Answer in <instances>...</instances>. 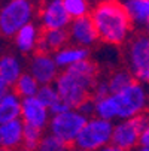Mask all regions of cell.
Returning a JSON list of instances; mask_svg holds the SVG:
<instances>
[{
	"label": "cell",
	"mask_w": 149,
	"mask_h": 151,
	"mask_svg": "<svg viewBox=\"0 0 149 151\" xmlns=\"http://www.w3.org/2000/svg\"><path fill=\"white\" fill-rule=\"evenodd\" d=\"M96 102V117L112 123L149 114V87L134 81L119 93Z\"/></svg>",
	"instance_id": "1"
},
{
	"label": "cell",
	"mask_w": 149,
	"mask_h": 151,
	"mask_svg": "<svg viewBox=\"0 0 149 151\" xmlns=\"http://www.w3.org/2000/svg\"><path fill=\"white\" fill-rule=\"evenodd\" d=\"M98 78V64L90 58L70 69L61 70L54 85L58 90L61 100L72 109H78L85 100L93 97V90Z\"/></svg>",
	"instance_id": "2"
},
{
	"label": "cell",
	"mask_w": 149,
	"mask_h": 151,
	"mask_svg": "<svg viewBox=\"0 0 149 151\" xmlns=\"http://www.w3.org/2000/svg\"><path fill=\"white\" fill-rule=\"evenodd\" d=\"M91 18L100 36V42L108 47H124L133 37L134 26L121 3L96 2Z\"/></svg>",
	"instance_id": "3"
},
{
	"label": "cell",
	"mask_w": 149,
	"mask_h": 151,
	"mask_svg": "<svg viewBox=\"0 0 149 151\" xmlns=\"http://www.w3.org/2000/svg\"><path fill=\"white\" fill-rule=\"evenodd\" d=\"M37 12L34 0H6L0 9V33L12 39L23 27L36 23Z\"/></svg>",
	"instance_id": "4"
},
{
	"label": "cell",
	"mask_w": 149,
	"mask_h": 151,
	"mask_svg": "<svg viewBox=\"0 0 149 151\" xmlns=\"http://www.w3.org/2000/svg\"><path fill=\"white\" fill-rule=\"evenodd\" d=\"M122 60L134 81L149 87V36L145 32L133 35L124 45Z\"/></svg>",
	"instance_id": "5"
},
{
	"label": "cell",
	"mask_w": 149,
	"mask_h": 151,
	"mask_svg": "<svg viewBox=\"0 0 149 151\" xmlns=\"http://www.w3.org/2000/svg\"><path fill=\"white\" fill-rule=\"evenodd\" d=\"M115 123L100 117H90L85 123L81 135L78 136L73 148L81 151H100L112 144Z\"/></svg>",
	"instance_id": "6"
},
{
	"label": "cell",
	"mask_w": 149,
	"mask_h": 151,
	"mask_svg": "<svg viewBox=\"0 0 149 151\" xmlns=\"http://www.w3.org/2000/svg\"><path fill=\"white\" fill-rule=\"evenodd\" d=\"M87 120L88 118L82 115L78 109H69L66 112L55 114L51 117V121L48 126V133L54 135L55 138L73 147L78 136L82 132L85 123H87Z\"/></svg>",
	"instance_id": "7"
},
{
	"label": "cell",
	"mask_w": 149,
	"mask_h": 151,
	"mask_svg": "<svg viewBox=\"0 0 149 151\" xmlns=\"http://www.w3.org/2000/svg\"><path fill=\"white\" fill-rule=\"evenodd\" d=\"M148 120H149V114L116 121L113 127L112 144L125 151H134L136 148H139L140 136H142V132Z\"/></svg>",
	"instance_id": "8"
},
{
	"label": "cell",
	"mask_w": 149,
	"mask_h": 151,
	"mask_svg": "<svg viewBox=\"0 0 149 151\" xmlns=\"http://www.w3.org/2000/svg\"><path fill=\"white\" fill-rule=\"evenodd\" d=\"M72 23L69 17L64 0H46L39 5L37 24L42 30H67Z\"/></svg>",
	"instance_id": "9"
},
{
	"label": "cell",
	"mask_w": 149,
	"mask_h": 151,
	"mask_svg": "<svg viewBox=\"0 0 149 151\" xmlns=\"http://www.w3.org/2000/svg\"><path fill=\"white\" fill-rule=\"evenodd\" d=\"M27 72L33 75L40 85H51L58 79L61 69L57 66L55 58L48 52H36L29 57L27 61Z\"/></svg>",
	"instance_id": "10"
},
{
	"label": "cell",
	"mask_w": 149,
	"mask_h": 151,
	"mask_svg": "<svg viewBox=\"0 0 149 151\" xmlns=\"http://www.w3.org/2000/svg\"><path fill=\"white\" fill-rule=\"evenodd\" d=\"M27 72L23 58L14 52H5L0 58V96L14 88L21 75Z\"/></svg>",
	"instance_id": "11"
},
{
	"label": "cell",
	"mask_w": 149,
	"mask_h": 151,
	"mask_svg": "<svg viewBox=\"0 0 149 151\" xmlns=\"http://www.w3.org/2000/svg\"><path fill=\"white\" fill-rule=\"evenodd\" d=\"M67 32H69V37H70V44L82 47V48L91 50L100 42L98 32L96 29V24L91 17L72 19Z\"/></svg>",
	"instance_id": "12"
},
{
	"label": "cell",
	"mask_w": 149,
	"mask_h": 151,
	"mask_svg": "<svg viewBox=\"0 0 149 151\" xmlns=\"http://www.w3.org/2000/svg\"><path fill=\"white\" fill-rule=\"evenodd\" d=\"M51 111L45 106L37 97L23 99V109H21V120L26 126L40 129L43 132H48V126L51 121Z\"/></svg>",
	"instance_id": "13"
},
{
	"label": "cell",
	"mask_w": 149,
	"mask_h": 151,
	"mask_svg": "<svg viewBox=\"0 0 149 151\" xmlns=\"http://www.w3.org/2000/svg\"><path fill=\"white\" fill-rule=\"evenodd\" d=\"M42 33H43V30H42V27L37 23H31L23 27L12 37V44L16 52L19 55H29V57L39 52Z\"/></svg>",
	"instance_id": "14"
},
{
	"label": "cell",
	"mask_w": 149,
	"mask_h": 151,
	"mask_svg": "<svg viewBox=\"0 0 149 151\" xmlns=\"http://www.w3.org/2000/svg\"><path fill=\"white\" fill-rule=\"evenodd\" d=\"M24 130L26 124L21 118L0 124V147H2V150H11V151L23 150Z\"/></svg>",
	"instance_id": "15"
},
{
	"label": "cell",
	"mask_w": 149,
	"mask_h": 151,
	"mask_svg": "<svg viewBox=\"0 0 149 151\" xmlns=\"http://www.w3.org/2000/svg\"><path fill=\"white\" fill-rule=\"evenodd\" d=\"M52 55L55 58L57 66L61 70H66V69H70V68L76 66V64L82 63V61L90 60L91 50H87V48H82V47L69 44L64 48H61L60 51L54 52Z\"/></svg>",
	"instance_id": "16"
},
{
	"label": "cell",
	"mask_w": 149,
	"mask_h": 151,
	"mask_svg": "<svg viewBox=\"0 0 149 151\" xmlns=\"http://www.w3.org/2000/svg\"><path fill=\"white\" fill-rule=\"evenodd\" d=\"M122 5L128 14L134 29H149V0H122Z\"/></svg>",
	"instance_id": "17"
},
{
	"label": "cell",
	"mask_w": 149,
	"mask_h": 151,
	"mask_svg": "<svg viewBox=\"0 0 149 151\" xmlns=\"http://www.w3.org/2000/svg\"><path fill=\"white\" fill-rule=\"evenodd\" d=\"M21 109H23V99L14 90L2 94L0 96V124L21 118Z\"/></svg>",
	"instance_id": "18"
},
{
	"label": "cell",
	"mask_w": 149,
	"mask_h": 151,
	"mask_svg": "<svg viewBox=\"0 0 149 151\" xmlns=\"http://www.w3.org/2000/svg\"><path fill=\"white\" fill-rule=\"evenodd\" d=\"M70 44V37L67 30H43L40 39L39 51L54 54Z\"/></svg>",
	"instance_id": "19"
},
{
	"label": "cell",
	"mask_w": 149,
	"mask_h": 151,
	"mask_svg": "<svg viewBox=\"0 0 149 151\" xmlns=\"http://www.w3.org/2000/svg\"><path fill=\"white\" fill-rule=\"evenodd\" d=\"M108 84H109V88H111V93H119L122 91L124 88H127L128 85H131L134 82V78L133 75L130 73V70L127 68H115L112 69L108 76Z\"/></svg>",
	"instance_id": "20"
},
{
	"label": "cell",
	"mask_w": 149,
	"mask_h": 151,
	"mask_svg": "<svg viewBox=\"0 0 149 151\" xmlns=\"http://www.w3.org/2000/svg\"><path fill=\"white\" fill-rule=\"evenodd\" d=\"M42 85L37 82V79L30 75L29 72L23 73L21 78L16 81V84L14 85V91L21 97V99H29V97H36L39 90H40Z\"/></svg>",
	"instance_id": "21"
},
{
	"label": "cell",
	"mask_w": 149,
	"mask_h": 151,
	"mask_svg": "<svg viewBox=\"0 0 149 151\" xmlns=\"http://www.w3.org/2000/svg\"><path fill=\"white\" fill-rule=\"evenodd\" d=\"M64 8L72 19L91 17L94 3L93 0H64Z\"/></svg>",
	"instance_id": "22"
},
{
	"label": "cell",
	"mask_w": 149,
	"mask_h": 151,
	"mask_svg": "<svg viewBox=\"0 0 149 151\" xmlns=\"http://www.w3.org/2000/svg\"><path fill=\"white\" fill-rule=\"evenodd\" d=\"M72 150H73L72 145L63 142L61 139H58L54 135L46 132L43 135V138H42L36 151H72Z\"/></svg>",
	"instance_id": "23"
},
{
	"label": "cell",
	"mask_w": 149,
	"mask_h": 151,
	"mask_svg": "<svg viewBox=\"0 0 149 151\" xmlns=\"http://www.w3.org/2000/svg\"><path fill=\"white\" fill-rule=\"evenodd\" d=\"M45 133H46V132L40 130V129L26 126V130H24V142H23V150H27V151H36Z\"/></svg>",
	"instance_id": "24"
},
{
	"label": "cell",
	"mask_w": 149,
	"mask_h": 151,
	"mask_svg": "<svg viewBox=\"0 0 149 151\" xmlns=\"http://www.w3.org/2000/svg\"><path fill=\"white\" fill-rule=\"evenodd\" d=\"M36 97H37L42 103H43L45 106H48L49 109L61 100V97H60V94H58V90H57V87H55L54 84H51V85H42Z\"/></svg>",
	"instance_id": "25"
},
{
	"label": "cell",
	"mask_w": 149,
	"mask_h": 151,
	"mask_svg": "<svg viewBox=\"0 0 149 151\" xmlns=\"http://www.w3.org/2000/svg\"><path fill=\"white\" fill-rule=\"evenodd\" d=\"M109 94H112V93H111V88H109L108 79H106V76H100L94 90H93V99L98 100V99H103V97H108Z\"/></svg>",
	"instance_id": "26"
},
{
	"label": "cell",
	"mask_w": 149,
	"mask_h": 151,
	"mask_svg": "<svg viewBox=\"0 0 149 151\" xmlns=\"http://www.w3.org/2000/svg\"><path fill=\"white\" fill-rule=\"evenodd\" d=\"M78 111H79L82 115H85L87 118L94 117V114H96V102H94V99L91 97V99H88V100H85V102L78 108Z\"/></svg>",
	"instance_id": "27"
},
{
	"label": "cell",
	"mask_w": 149,
	"mask_h": 151,
	"mask_svg": "<svg viewBox=\"0 0 149 151\" xmlns=\"http://www.w3.org/2000/svg\"><path fill=\"white\" fill-rule=\"evenodd\" d=\"M140 147L149 148V120H148V123L145 124V129H143L142 136H140Z\"/></svg>",
	"instance_id": "28"
},
{
	"label": "cell",
	"mask_w": 149,
	"mask_h": 151,
	"mask_svg": "<svg viewBox=\"0 0 149 151\" xmlns=\"http://www.w3.org/2000/svg\"><path fill=\"white\" fill-rule=\"evenodd\" d=\"M100 151H125V150H122V148H119V147H116V145L111 144V145L104 147V148H103V150H100Z\"/></svg>",
	"instance_id": "29"
},
{
	"label": "cell",
	"mask_w": 149,
	"mask_h": 151,
	"mask_svg": "<svg viewBox=\"0 0 149 151\" xmlns=\"http://www.w3.org/2000/svg\"><path fill=\"white\" fill-rule=\"evenodd\" d=\"M96 2H100V3H121L122 0H96Z\"/></svg>",
	"instance_id": "30"
},
{
	"label": "cell",
	"mask_w": 149,
	"mask_h": 151,
	"mask_svg": "<svg viewBox=\"0 0 149 151\" xmlns=\"http://www.w3.org/2000/svg\"><path fill=\"white\" fill-rule=\"evenodd\" d=\"M134 151H149V148H145V147H139V148H136Z\"/></svg>",
	"instance_id": "31"
},
{
	"label": "cell",
	"mask_w": 149,
	"mask_h": 151,
	"mask_svg": "<svg viewBox=\"0 0 149 151\" xmlns=\"http://www.w3.org/2000/svg\"><path fill=\"white\" fill-rule=\"evenodd\" d=\"M34 2H36L37 5H42V3H43V2H46V0H34Z\"/></svg>",
	"instance_id": "32"
},
{
	"label": "cell",
	"mask_w": 149,
	"mask_h": 151,
	"mask_svg": "<svg viewBox=\"0 0 149 151\" xmlns=\"http://www.w3.org/2000/svg\"><path fill=\"white\" fill-rule=\"evenodd\" d=\"M145 33H146V35H148V36H149V29H148V30H146V32H145Z\"/></svg>",
	"instance_id": "33"
},
{
	"label": "cell",
	"mask_w": 149,
	"mask_h": 151,
	"mask_svg": "<svg viewBox=\"0 0 149 151\" xmlns=\"http://www.w3.org/2000/svg\"><path fill=\"white\" fill-rule=\"evenodd\" d=\"M72 151H81V150H76V148H73V150H72Z\"/></svg>",
	"instance_id": "34"
},
{
	"label": "cell",
	"mask_w": 149,
	"mask_h": 151,
	"mask_svg": "<svg viewBox=\"0 0 149 151\" xmlns=\"http://www.w3.org/2000/svg\"><path fill=\"white\" fill-rule=\"evenodd\" d=\"M2 151H11V150H2Z\"/></svg>",
	"instance_id": "35"
},
{
	"label": "cell",
	"mask_w": 149,
	"mask_h": 151,
	"mask_svg": "<svg viewBox=\"0 0 149 151\" xmlns=\"http://www.w3.org/2000/svg\"><path fill=\"white\" fill-rule=\"evenodd\" d=\"M21 151H27V150H21Z\"/></svg>",
	"instance_id": "36"
}]
</instances>
